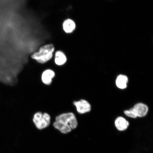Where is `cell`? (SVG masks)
I'll return each instance as SVG.
<instances>
[{
    "label": "cell",
    "mask_w": 153,
    "mask_h": 153,
    "mask_svg": "<svg viewBox=\"0 0 153 153\" xmlns=\"http://www.w3.org/2000/svg\"><path fill=\"white\" fill-rule=\"evenodd\" d=\"M73 104L75 106L78 114H85L91 111V105L85 99L74 101Z\"/></svg>",
    "instance_id": "4"
},
{
    "label": "cell",
    "mask_w": 153,
    "mask_h": 153,
    "mask_svg": "<svg viewBox=\"0 0 153 153\" xmlns=\"http://www.w3.org/2000/svg\"><path fill=\"white\" fill-rule=\"evenodd\" d=\"M114 125L116 129L120 131H124L128 129L129 123L127 120L122 117H118L114 121Z\"/></svg>",
    "instance_id": "7"
},
{
    "label": "cell",
    "mask_w": 153,
    "mask_h": 153,
    "mask_svg": "<svg viewBox=\"0 0 153 153\" xmlns=\"http://www.w3.org/2000/svg\"><path fill=\"white\" fill-rule=\"evenodd\" d=\"M78 125L75 114L71 112L63 113L55 117L53 124L55 128L64 134L70 133L72 130L76 129Z\"/></svg>",
    "instance_id": "1"
},
{
    "label": "cell",
    "mask_w": 153,
    "mask_h": 153,
    "mask_svg": "<svg viewBox=\"0 0 153 153\" xmlns=\"http://www.w3.org/2000/svg\"><path fill=\"white\" fill-rule=\"evenodd\" d=\"M54 50L53 45L48 44L40 48L38 52L33 53L32 58L39 64H45L52 59Z\"/></svg>",
    "instance_id": "2"
},
{
    "label": "cell",
    "mask_w": 153,
    "mask_h": 153,
    "mask_svg": "<svg viewBox=\"0 0 153 153\" xmlns=\"http://www.w3.org/2000/svg\"><path fill=\"white\" fill-rule=\"evenodd\" d=\"M56 76V74L51 69H47L42 73L41 75V80L45 85H50L52 84L53 79Z\"/></svg>",
    "instance_id": "5"
},
{
    "label": "cell",
    "mask_w": 153,
    "mask_h": 153,
    "mask_svg": "<svg viewBox=\"0 0 153 153\" xmlns=\"http://www.w3.org/2000/svg\"><path fill=\"white\" fill-rule=\"evenodd\" d=\"M137 117H143L148 113L149 108L148 106L143 103L139 102L136 104L133 107Z\"/></svg>",
    "instance_id": "6"
},
{
    "label": "cell",
    "mask_w": 153,
    "mask_h": 153,
    "mask_svg": "<svg viewBox=\"0 0 153 153\" xmlns=\"http://www.w3.org/2000/svg\"><path fill=\"white\" fill-rule=\"evenodd\" d=\"M76 28L75 23L70 19L65 20L63 24V28L64 31L67 33H71Z\"/></svg>",
    "instance_id": "10"
},
{
    "label": "cell",
    "mask_w": 153,
    "mask_h": 153,
    "mask_svg": "<svg viewBox=\"0 0 153 153\" xmlns=\"http://www.w3.org/2000/svg\"><path fill=\"white\" fill-rule=\"evenodd\" d=\"M128 82V76L124 74H120L117 76L116 80V84L118 88L124 89L127 87Z\"/></svg>",
    "instance_id": "8"
},
{
    "label": "cell",
    "mask_w": 153,
    "mask_h": 153,
    "mask_svg": "<svg viewBox=\"0 0 153 153\" xmlns=\"http://www.w3.org/2000/svg\"><path fill=\"white\" fill-rule=\"evenodd\" d=\"M51 116L47 112L38 111L34 113L32 120L36 128L39 130H42L50 125Z\"/></svg>",
    "instance_id": "3"
},
{
    "label": "cell",
    "mask_w": 153,
    "mask_h": 153,
    "mask_svg": "<svg viewBox=\"0 0 153 153\" xmlns=\"http://www.w3.org/2000/svg\"><path fill=\"white\" fill-rule=\"evenodd\" d=\"M67 61L65 54L62 51H58L55 53L54 62L58 66H62L65 64Z\"/></svg>",
    "instance_id": "9"
},
{
    "label": "cell",
    "mask_w": 153,
    "mask_h": 153,
    "mask_svg": "<svg viewBox=\"0 0 153 153\" xmlns=\"http://www.w3.org/2000/svg\"><path fill=\"white\" fill-rule=\"evenodd\" d=\"M124 114L128 117L132 118H136L137 117L135 114L133 108H131L129 110H126L124 111Z\"/></svg>",
    "instance_id": "11"
}]
</instances>
